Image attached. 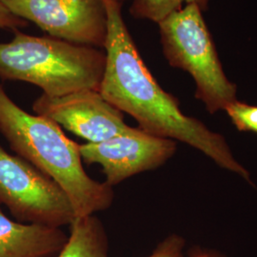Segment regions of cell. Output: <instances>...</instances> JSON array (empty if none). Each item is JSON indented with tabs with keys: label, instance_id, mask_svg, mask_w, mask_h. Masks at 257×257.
Returning <instances> with one entry per match:
<instances>
[{
	"label": "cell",
	"instance_id": "1",
	"mask_svg": "<svg viewBox=\"0 0 257 257\" xmlns=\"http://www.w3.org/2000/svg\"><path fill=\"white\" fill-rule=\"evenodd\" d=\"M108 37L105 70L98 92L138 121V128L159 138L179 140L202 152L216 164L250 181L248 171L232 156L225 138L200 120L186 115L179 101L165 92L144 63L122 17V6L104 0Z\"/></svg>",
	"mask_w": 257,
	"mask_h": 257
},
{
	"label": "cell",
	"instance_id": "2",
	"mask_svg": "<svg viewBox=\"0 0 257 257\" xmlns=\"http://www.w3.org/2000/svg\"><path fill=\"white\" fill-rule=\"evenodd\" d=\"M0 133L18 156L52 178L68 195L75 217L110 208L112 187L85 172L79 145L45 116L31 114L10 98L0 85Z\"/></svg>",
	"mask_w": 257,
	"mask_h": 257
},
{
	"label": "cell",
	"instance_id": "3",
	"mask_svg": "<svg viewBox=\"0 0 257 257\" xmlns=\"http://www.w3.org/2000/svg\"><path fill=\"white\" fill-rule=\"evenodd\" d=\"M14 39L0 43V78L39 87L49 96L99 90L106 54L52 37L14 31Z\"/></svg>",
	"mask_w": 257,
	"mask_h": 257
},
{
	"label": "cell",
	"instance_id": "4",
	"mask_svg": "<svg viewBox=\"0 0 257 257\" xmlns=\"http://www.w3.org/2000/svg\"><path fill=\"white\" fill-rule=\"evenodd\" d=\"M202 14L196 5H185L159 22L158 27L167 61L192 75L195 98L212 114L237 100V90L224 73Z\"/></svg>",
	"mask_w": 257,
	"mask_h": 257
},
{
	"label": "cell",
	"instance_id": "5",
	"mask_svg": "<svg viewBox=\"0 0 257 257\" xmlns=\"http://www.w3.org/2000/svg\"><path fill=\"white\" fill-rule=\"evenodd\" d=\"M0 204L22 223L61 228L75 218L71 201L59 185L1 145Z\"/></svg>",
	"mask_w": 257,
	"mask_h": 257
},
{
	"label": "cell",
	"instance_id": "6",
	"mask_svg": "<svg viewBox=\"0 0 257 257\" xmlns=\"http://www.w3.org/2000/svg\"><path fill=\"white\" fill-rule=\"evenodd\" d=\"M12 14L35 23L50 37L104 48L108 14L104 0H3Z\"/></svg>",
	"mask_w": 257,
	"mask_h": 257
},
{
	"label": "cell",
	"instance_id": "7",
	"mask_svg": "<svg viewBox=\"0 0 257 257\" xmlns=\"http://www.w3.org/2000/svg\"><path fill=\"white\" fill-rule=\"evenodd\" d=\"M33 110L36 114L53 120L88 143L126 135L134 128L125 123L123 112L95 90L55 97L42 93L34 102Z\"/></svg>",
	"mask_w": 257,
	"mask_h": 257
},
{
	"label": "cell",
	"instance_id": "8",
	"mask_svg": "<svg viewBox=\"0 0 257 257\" xmlns=\"http://www.w3.org/2000/svg\"><path fill=\"white\" fill-rule=\"evenodd\" d=\"M175 151V140L150 135L139 128L102 142L79 145L82 161L101 166L105 182L110 187L163 165Z\"/></svg>",
	"mask_w": 257,
	"mask_h": 257
},
{
	"label": "cell",
	"instance_id": "9",
	"mask_svg": "<svg viewBox=\"0 0 257 257\" xmlns=\"http://www.w3.org/2000/svg\"><path fill=\"white\" fill-rule=\"evenodd\" d=\"M69 236L60 228L12 220L0 204V257H51Z\"/></svg>",
	"mask_w": 257,
	"mask_h": 257
},
{
	"label": "cell",
	"instance_id": "10",
	"mask_svg": "<svg viewBox=\"0 0 257 257\" xmlns=\"http://www.w3.org/2000/svg\"><path fill=\"white\" fill-rule=\"evenodd\" d=\"M108 236L101 221L94 214L75 217L70 235L56 257H109Z\"/></svg>",
	"mask_w": 257,
	"mask_h": 257
},
{
	"label": "cell",
	"instance_id": "11",
	"mask_svg": "<svg viewBox=\"0 0 257 257\" xmlns=\"http://www.w3.org/2000/svg\"><path fill=\"white\" fill-rule=\"evenodd\" d=\"M211 0H133L130 8L132 17L138 19H148L159 23L175 12L183 8V5H196L203 12L208 9Z\"/></svg>",
	"mask_w": 257,
	"mask_h": 257
},
{
	"label": "cell",
	"instance_id": "12",
	"mask_svg": "<svg viewBox=\"0 0 257 257\" xmlns=\"http://www.w3.org/2000/svg\"><path fill=\"white\" fill-rule=\"evenodd\" d=\"M225 111L240 132L257 134V106L235 100L230 103Z\"/></svg>",
	"mask_w": 257,
	"mask_h": 257
},
{
	"label": "cell",
	"instance_id": "13",
	"mask_svg": "<svg viewBox=\"0 0 257 257\" xmlns=\"http://www.w3.org/2000/svg\"><path fill=\"white\" fill-rule=\"evenodd\" d=\"M185 245L186 242L182 236L171 234L161 241L148 257H186L184 253Z\"/></svg>",
	"mask_w": 257,
	"mask_h": 257
},
{
	"label": "cell",
	"instance_id": "14",
	"mask_svg": "<svg viewBox=\"0 0 257 257\" xmlns=\"http://www.w3.org/2000/svg\"><path fill=\"white\" fill-rule=\"evenodd\" d=\"M27 25V21L19 19L12 14L3 3V0H0V29L16 31L20 28L26 27Z\"/></svg>",
	"mask_w": 257,
	"mask_h": 257
},
{
	"label": "cell",
	"instance_id": "15",
	"mask_svg": "<svg viewBox=\"0 0 257 257\" xmlns=\"http://www.w3.org/2000/svg\"><path fill=\"white\" fill-rule=\"evenodd\" d=\"M188 257H227L217 250L202 247H193L190 249Z\"/></svg>",
	"mask_w": 257,
	"mask_h": 257
},
{
	"label": "cell",
	"instance_id": "16",
	"mask_svg": "<svg viewBox=\"0 0 257 257\" xmlns=\"http://www.w3.org/2000/svg\"><path fill=\"white\" fill-rule=\"evenodd\" d=\"M115 2H117L118 4H120L121 6H123L124 5V3H126V2H128V1H133V0H114Z\"/></svg>",
	"mask_w": 257,
	"mask_h": 257
}]
</instances>
